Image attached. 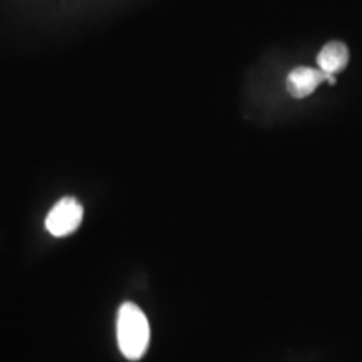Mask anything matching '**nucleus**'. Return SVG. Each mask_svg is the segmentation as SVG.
Returning a JSON list of instances; mask_svg holds the SVG:
<instances>
[{
    "instance_id": "20e7f679",
    "label": "nucleus",
    "mask_w": 362,
    "mask_h": 362,
    "mask_svg": "<svg viewBox=\"0 0 362 362\" xmlns=\"http://www.w3.org/2000/svg\"><path fill=\"white\" fill-rule=\"evenodd\" d=\"M347 62H349V49L337 40L325 44L322 51L319 52V57H317V64H319L320 71L327 76L329 83H336L334 76L341 72L347 66Z\"/></svg>"
},
{
    "instance_id": "7ed1b4c3",
    "label": "nucleus",
    "mask_w": 362,
    "mask_h": 362,
    "mask_svg": "<svg viewBox=\"0 0 362 362\" xmlns=\"http://www.w3.org/2000/svg\"><path fill=\"white\" fill-rule=\"evenodd\" d=\"M327 81V76L320 69H312V67H297L287 78V89L293 98L302 99L310 96L314 90Z\"/></svg>"
},
{
    "instance_id": "f257e3e1",
    "label": "nucleus",
    "mask_w": 362,
    "mask_h": 362,
    "mask_svg": "<svg viewBox=\"0 0 362 362\" xmlns=\"http://www.w3.org/2000/svg\"><path fill=\"white\" fill-rule=\"evenodd\" d=\"M117 346L126 359L139 361L149 346V324L144 312L133 302H124L117 310Z\"/></svg>"
},
{
    "instance_id": "f03ea898",
    "label": "nucleus",
    "mask_w": 362,
    "mask_h": 362,
    "mask_svg": "<svg viewBox=\"0 0 362 362\" xmlns=\"http://www.w3.org/2000/svg\"><path fill=\"white\" fill-rule=\"evenodd\" d=\"M83 205L72 197L59 200L45 218V228L54 237H67L79 228L83 221Z\"/></svg>"
}]
</instances>
